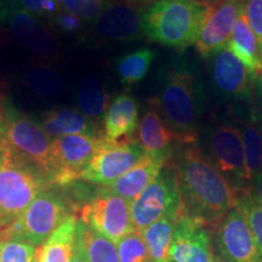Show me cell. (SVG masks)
<instances>
[{
  "mask_svg": "<svg viewBox=\"0 0 262 262\" xmlns=\"http://www.w3.org/2000/svg\"><path fill=\"white\" fill-rule=\"evenodd\" d=\"M181 211L178 175L170 160L157 179L130 203V215L134 228L143 229L169 212Z\"/></svg>",
  "mask_w": 262,
  "mask_h": 262,
  "instance_id": "9",
  "label": "cell"
},
{
  "mask_svg": "<svg viewBox=\"0 0 262 262\" xmlns=\"http://www.w3.org/2000/svg\"><path fill=\"white\" fill-rule=\"evenodd\" d=\"M49 25L54 26L58 31L63 32L66 34H75V33H79L85 27L86 22H84L83 19L77 17V16L70 14V12L60 10L49 22Z\"/></svg>",
  "mask_w": 262,
  "mask_h": 262,
  "instance_id": "36",
  "label": "cell"
},
{
  "mask_svg": "<svg viewBox=\"0 0 262 262\" xmlns=\"http://www.w3.org/2000/svg\"><path fill=\"white\" fill-rule=\"evenodd\" d=\"M235 206L243 212L249 227L256 242L258 250L262 255V204L251 191H247L238 195Z\"/></svg>",
  "mask_w": 262,
  "mask_h": 262,
  "instance_id": "31",
  "label": "cell"
},
{
  "mask_svg": "<svg viewBox=\"0 0 262 262\" xmlns=\"http://www.w3.org/2000/svg\"><path fill=\"white\" fill-rule=\"evenodd\" d=\"M226 48L228 49L248 71L255 77H262V52L258 47L257 39L250 26L248 25L244 11L242 12L232 28Z\"/></svg>",
  "mask_w": 262,
  "mask_h": 262,
  "instance_id": "22",
  "label": "cell"
},
{
  "mask_svg": "<svg viewBox=\"0 0 262 262\" xmlns=\"http://www.w3.org/2000/svg\"><path fill=\"white\" fill-rule=\"evenodd\" d=\"M56 3L62 11L70 12L86 24H94L108 5V0H56Z\"/></svg>",
  "mask_w": 262,
  "mask_h": 262,
  "instance_id": "33",
  "label": "cell"
},
{
  "mask_svg": "<svg viewBox=\"0 0 262 262\" xmlns=\"http://www.w3.org/2000/svg\"><path fill=\"white\" fill-rule=\"evenodd\" d=\"M79 111L93 122L100 123L110 106V95L103 85L95 78H85L77 91Z\"/></svg>",
  "mask_w": 262,
  "mask_h": 262,
  "instance_id": "27",
  "label": "cell"
},
{
  "mask_svg": "<svg viewBox=\"0 0 262 262\" xmlns=\"http://www.w3.org/2000/svg\"><path fill=\"white\" fill-rule=\"evenodd\" d=\"M0 262H37V247L0 235Z\"/></svg>",
  "mask_w": 262,
  "mask_h": 262,
  "instance_id": "32",
  "label": "cell"
},
{
  "mask_svg": "<svg viewBox=\"0 0 262 262\" xmlns=\"http://www.w3.org/2000/svg\"><path fill=\"white\" fill-rule=\"evenodd\" d=\"M209 226L201 219L181 212L168 262H214Z\"/></svg>",
  "mask_w": 262,
  "mask_h": 262,
  "instance_id": "14",
  "label": "cell"
},
{
  "mask_svg": "<svg viewBox=\"0 0 262 262\" xmlns=\"http://www.w3.org/2000/svg\"><path fill=\"white\" fill-rule=\"evenodd\" d=\"M0 29L38 56L49 57L57 51V41L47 22L9 0H0Z\"/></svg>",
  "mask_w": 262,
  "mask_h": 262,
  "instance_id": "10",
  "label": "cell"
},
{
  "mask_svg": "<svg viewBox=\"0 0 262 262\" xmlns=\"http://www.w3.org/2000/svg\"><path fill=\"white\" fill-rule=\"evenodd\" d=\"M244 16L262 52V0H244Z\"/></svg>",
  "mask_w": 262,
  "mask_h": 262,
  "instance_id": "35",
  "label": "cell"
},
{
  "mask_svg": "<svg viewBox=\"0 0 262 262\" xmlns=\"http://www.w3.org/2000/svg\"><path fill=\"white\" fill-rule=\"evenodd\" d=\"M250 191L253 192V194L256 196L257 201L262 204V171L258 173V176L255 179V181L251 185Z\"/></svg>",
  "mask_w": 262,
  "mask_h": 262,
  "instance_id": "37",
  "label": "cell"
},
{
  "mask_svg": "<svg viewBox=\"0 0 262 262\" xmlns=\"http://www.w3.org/2000/svg\"><path fill=\"white\" fill-rule=\"evenodd\" d=\"M145 153L135 136L113 141L101 134L93 158L78 180L110 186L134 168Z\"/></svg>",
  "mask_w": 262,
  "mask_h": 262,
  "instance_id": "8",
  "label": "cell"
},
{
  "mask_svg": "<svg viewBox=\"0 0 262 262\" xmlns=\"http://www.w3.org/2000/svg\"><path fill=\"white\" fill-rule=\"evenodd\" d=\"M78 219L70 217L40 245L37 250V262H71L75 249Z\"/></svg>",
  "mask_w": 262,
  "mask_h": 262,
  "instance_id": "24",
  "label": "cell"
},
{
  "mask_svg": "<svg viewBox=\"0 0 262 262\" xmlns=\"http://www.w3.org/2000/svg\"><path fill=\"white\" fill-rule=\"evenodd\" d=\"M210 10L198 0H158L142 11V33L150 41L183 50L198 40Z\"/></svg>",
  "mask_w": 262,
  "mask_h": 262,
  "instance_id": "3",
  "label": "cell"
},
{
  "mask_svg": "<svg viewBox=\"0 0 262 262\" xmlns=\"http://www.w3.org/2000/svg\"><path fill=\"white\" fill-rule=\"evenodd\" d=\"M2 114L5 146L54 186L55 169L51 155V137L45 133L40 123L34 122L12 104L2 103Z\"/></svg>",
  "mask_w": 262,
  "mask_h": 262,
  "instance_id": "4",
  "label": "cell"
},
{
  "mask_svg": "<svg viewBox=\"0 0 262 262\" xmlns=\"http://www.w3.org/2000/svg\"><path fill=\"white\" fill-rule=\"evenodd\" d=\"M216 247L225 262H262V255L247 219L237 206L219 222Z\"/></svg>",
  "mask_w": 262,
  "mask_h": 262,
  "instance_id": "13",
  "label": "cell"
},
{
  "mask_svg": "<svg viewBox=\"0 0 262 262\" xmlns=\"http://www.w3.org/2000/svg\"><path fill=\"white\" fill-rule=\"evenodd\" d=\"M94 26L98 37L106 40H133L142 33V11L129 0L108 3Z\"/></svg>",
  "mask_w": 262,
  "mask_h": 262,
  "instance_id": "17",
  "label": "cell"
},
{
  "mask_svg": "<svg viewBox=\"0 0 262 262\" xmlns=\"http://www.w3.org/2000/svg\"><path fill=\"white\" fill-rule=\"evenodd\" d=\"M40 125L51 139L67 135L84 134L100 136L93 120L84 116L79 110L73 108H54L42 114Z\"/></svg>",
  "mask_w": 262,
  "mask_h": 262,
  "instance_id": "21",
  "label": "cell"
},
{
  "mask_svg": "<svg viewBox=\"0 0 262 262\" xmlns=\"http://www.w3.org/2000/svg\"><path fill=\"white\" fill-rule=\"evenodd\" d=\"M243 11L244 0H225L212 6L195 42L202 57H210L226 47L232 28Z\"/></svg>",
  "mask_w": 262,
  "mask_h": 262,
  "instance_id": "15",
  "label": "cell"
},
{
  "mask_svg": "<svg viewBox=\"0 0 262 262\" xmlns=\"http://www.w3.org/2000/svg\"><path fill=\"white\" fill-rule=\"evenodd\" d=\"M211 74L216 90L229 100L244 101L250 98L257 80L226 47L215 55Z\"/></svg>",
  "mask_w": 262,
  "mask_h": 262,
  "instance_id": "16",
  "label": "cell"
},
{
  "mask_svg": "<svg viewBox=\"0 0 262 262\" xmlns=\"http://www.w3.org/2000/svg\"><path fill=\"white\" fill-rule=\"evenodd\" d=\"M129 2L134 3V4H136V5H147V6H149V5H152L153 3L158 2V0H129Z\"/></svg>",
  "mask_w": 262,
  "mask_h": 262,
  "instance_id": "39",
  "label": "cell"
},
{
  "mask_svg": "<svg viewBox=\"0 0 262 262\" xmlns=\"http://www.w3.org/2000/svg\"><path fill=\"white\" fill-rule=\"evenodd\" d=\"M181 199V212L219 225L234 208L238 194L195 145L182 146L173 159Z\"/></svg>",
  "mask_w": 262,
  "mask_h": 262,
  "instance_id": "1",
  "label": "cell"
},
{
  "mask_svg": "<svg viewBox=\"0 0 262 262\" xmlns=\"http://www.w3.org/2000/svg\"><path fill=\"white\" fill-rule=\"evenodd\" d=\"M260 84H261V88H262V77H260Z\"/></svg>",
  "mask_w": 262,
  "mask_h": 262,
  "instance_id": "43",
  "label": "cell"
},
{
  "mask_svg": "<svg viewBox=\"0 0 262 262\" xmlns=\"http://www.w3.org/2000/svg\"><path fill=\"white\" fill-rule=\"evenodd\" d=\"M180 146L195 145L204 108V90L194 67L187 62L169 68L159 96L153 98Z\"/></svg>",
  "mask_w": 262,
  "mask_h": 262,
  "instance_id": "2",
  "label": "cell"
},
{
  "mask_svg": "<svg viewBox=\"0 0 262 262\" xmlns=\"http://www.w3.org/2000/svg\"><path fill=\"white\" fill-rule=\"evenodd\" d=\"M52 187L40 193L11 224L0 231L5 238L41 245L71 215V204Z\"/></svg>",
  "mask_w": 262,
  "mask_h": 262,
  "instance_id": "6",
  "label": "cell"
},
{
  "mask_svg": "<svg viewBox=\"0 0 262 262\" xmlns=\"http://www.w3.org/2000/svg\"><path fill=\"white\" fill-rule=\"evenodd\" d=\"M71 262H86V260H85V257L83 256V254H81V251L78 249L77 245H75L74 254H73V257H72Z\"/></svg>",
  "mask_w": 262,
  "mask_h": 262,
  "instance_id": "38",
  "label": "cell"
},
{
  "mask_svg": "<svg viewBox=\"0 0 262 262\" xmlns=\"http://www.w3.org/2000/svg\"><path fill=\"white\" fill-rule=\"evenodd\" d=\"M98 137L84 134L52 139L51 155L55 169L54 186H67L79 178L93 158Z\"/></svg>",
  "mask_w": 262,
  "mask_h": 262,
  "instance_id": "12",
  "label": "cell"
},
{
  "mask_svg": "<svg viewBox=\"0 0 262 262\" xmlns=\"http://www.w3.org/2000/svg\"><path fill=\"white\" fill-rule=\"evenodd\" d=\"M103 134L108 140L133 137L139 127V104L131 95L123 93L114 98L103 117Z\"/></svg>",
  "mask_w": 262,
  "mask_h": 262,
  "instance_id": "20",
  "label": "cell"
},
{
  "mask_svg": "<svg viewBox=\"0 0 262 262\" xmlns=\"http://www.w3.org/2000/svg\"><path fill=\"white\" fill-rule=\"evenodd\" d=\"M136 139L146 153L155 155L172 156L173 146L179 145L178 137L164 122L155 100H149L148 108L140 119Z\"/></svg>",
  "mask_w": 262,
  "mask_h": 262,
  "instance_id": "19",
  "label": "cell"
},
{
  "mask_svg": "<svg viewBox=\"0 0 262 262\" xmlns=\"http://www.w3.org/2000/svg\"><path fill=\"white\" fill-rule=\"evenodd\" d=\"M243 141L245 182L248 189L262 171V116L251 112L245 119H238Z\"/></svg>",
  "mask_w": 262,
  "mask_h": 262,
  "instance_id": "23",
  "label": "cell"
},
{
  "mask_svg": "<svg viewBox=\"0 0 262 262\" xmlns=\"http://www.w3.org/2000/svg\"><path fill=\"white\" fill-rule=\"evenodd\" d=\"M50 187L37 170L16 157L4 143L0 152V231Z\"/></svg>",
  "mask_w": 262,
  "mask_h": 262,
  "instance_id": "5",
  "label": "cell"
},
{
  "mask_svg": "<svg viewBox=\"0 0 262 262\" xmlns=\"http://www.w3.org/2000/svg\"><path fill=\"white\" fill-rule=\"evenodd\" d=\"M116 244L120 262H153L145 238L135 228Z\"/></svg>",
  "mask_w": 262,
  "mask_h": 262,
  "instance_id": "30",
  "label": "cell"
},
{
  "mask_svg": "<svg viewBox=\"0 0 262 262\" xmlns=\"http://www.w3.org/2000/svg\"><path fill=\"white\" fill-rule=\"evenodd\" d=\"M155 58L156 51L150 48L139 49L120 57L116 70L122 84L130 86L142 80L148 73Z\"/></svg>",
  "mask_w": 262,
  "mask_h": 262,
  "instance_id": "28",
  "label": "cell"
},
{
  "mask_svg": "<svg viewBox=\"0 0 262 262\" xmlns=\"http://www.w3.org/2000/svg\"><path fill=\"white\" fill-rule=\"evenodd\" d=\"M2 120H3V114H2V103H0V152H2L3 147H4V137H3Z\"/></svg>",
  "mask_w": 262,
  "mask_h": 262,
  "instance_id": "40",
  "label": "cell"
},
{
  "mask_svg": "<svg viewBox=\"0 0 262 262\" xmlns=\"http://www.w3.org/2000/svg\"><path fill=\"white\" fill-rule=\"evenodd\" d=\"M170 158L171 156L145 153V156L125 175L114 181L112 185L104 186L102 188L131 203L155 181Z\"/></svg>",
  "mask_w": 262,
  "mask_h": 262,
  "instance_id": "18",
  "label": "cell"
},
{
  "mask_svg": "<svg viewBox=\"0 0 262 262\" xmlns=\"http://www.w3.org/2000/svg\"><path fill=\"white\" fill-rule=\"evenodd\" d=\"M9 2L28 11L29 14L37 16L47 24L60 11L56 0H9Z\"/></svg>",
  "mask_w": 262,
  "mask_h": 262,
  "instance_id": "34",
  "label": "cell"
},
{
  "mask_svg": "<svg viewBox=\"0 0 262 262\" xmlns=\"http://www.w3.org/2000/svg\"><path fill=\"white\" fill-rule=\"evenodd\" d=\"M198 2H201V3H203V4L212 8V6H216L217 4H220V3L225 2V0H198Z\"/></svg>",
  "mask_w": 262,
  "mask_h": 262,
  "instance_id": "41",
  "label": "cell"
},
{
  "mask_svg": "<svg viewBox=\"0 0 262 262\" xmlns=\"http://www.w3.org/2000/svg\"><path fill=\"white\" fill-rule=\"evenodd\" d=\"M75 245L86 262H120L116 243L88 227L80 219L77 224Z\"/></svg>",
  "mask_w": 262,
  "mask_h": 262,
  "instance_id": "25",
  "label": "cell"
},
{
  "mask_svg": "<svg viewBox=\"0 0 262 262\" xmlns=\"http://www.w3.org/2000/svg\"><path fill=\"white\" fill-rule=\"evenodd\" d=\"M80 220L88 227L104 235L114 243L134 229L130 203L101 188L79 210Z\"/></svg>",
  "mask_w": 262,
  "mask_h": 262,
  "instance_id": "11",
  "label": "cell"
},
{
  "mask_svg": "<svg viewBox=\"0 0 262 262\" xmlns=\"http://www.w3.org/2000/svg\"><path fill=\"white\" fill-rule=\"evenodd\" d=\"M204 155L229 182L237 194L250 191L245 182L244 149L241 129L235 123L217 120L204 134Z\"/></svg>",
  "mask_w": 262,
  "mask_h": 262,
  "instance_id": "7",
  "label": "cell"
},
{
  "mask_svg": "<svg viewBox=\"0 0 262 262\" xmlns=\"http://www.w3.org/2000/svg\"><path fill=\"white\" fill-rule=\"evenodd\" d=\"M180 215L181 211L169 212L141 232L153 262H168L170 247Z\"/></svg>",
  "mask_w": 262,
  "mask_h": 262,
  "instance_id": "26",
  "label": "cell"
},
{
  "mask_svg": "<svg viewBox=\"0 0 262 262\" xmlns=\"http://www.w3.org/2000/svg\"><path fill=\"white\" fill-rule=\"evenodd\" d=\"M214 262H225L224 260H219V258H215Z\"/></svg>",
  "mask_w": 262,
  "mask_h": 262,
  "instance_id": "42",
  "label": "cell"
},
{
  "mask_svg": "<svg viewBox=\"0 0 262 262\" xmlns=\"http://www.w3.org/2000/svg\"><path fill=\"white\" fill-rule=\"evenodd\" d=\"M25 85L29 90L40 96H56L62 90L61 75L48 66H33L26 72Z\"/></svg>",
  "mask_w": 262,
  "mask_h": 262,
  "instance_id": "29",
  "label": "cell"
}]
</instances>
